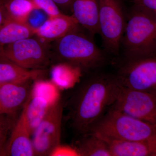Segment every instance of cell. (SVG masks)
Here are the masks:
<instances>
[{"label": "cell", "instance_id": "1", "mask_svg": "<svg viewBox=\"0 0 156 156\" xmlns=\"http://www.w3.org/2000/svg\"><path fill=\"white\" fill-rule=\"evenodd\" d=\"M121 87L116 75L95 74L83 81L69 102L75 130L82 135L89 133L114 103Z\"/></svg>", "mask_w": 156, "mask_h": 156}, {"label": "cell", "instance_id": "2", "mask_svg": "<svg viewBox=\"0 0 156 156\" xmlns=\"http://www.w3.org/2000/svg\"><path fill=\"white\" fill-rule=\"evenodd\" d=\"M80 25L56 41L50 43L51 60L66 63L80 71L94 70L106 61L104 53L97 47L89 32Z\"/></svg>", "mask_w": 156, "mask_h": 156}, {"label": "cell", "instance_id": "3", "mask_svg": "<svg viewBox=\"0 0 156 156\" xmlns=\"http://www.w3.org/2000/svg\"><path fill=\"white\" fill-rule=\"evenodd\" d=\"M124 61L156 52V14L136 4L126 21L120 51Z\"/></svg>", "mask_w": 156, "mask_h": 156}, {"label": "cell", "instance_id": "4", "mask_svg": "<svg viewBox=\"0 0 156 156\" xmlns=\"http://www.w3.org/2000/svg\"><path fill=\"white\" fill-rule=\"evenodd\" d=\"M89 133L105 141H139L156 135V126L111 107Z\"/></svg>", "mask_w": 156, "mask_h": 156}, {"label": "cell", "instance_id": "5", "mask_svg": "<svg viewBox=\"0 0 156 156\" xmlns=\"http://www.w3.org/2000/svg\"><path fill=\"white\" fill-rule=\"evenodd\" d=\"M0 57L29 69H43L51 60L50 43L37 37L22 39L0 48Z\"/></svg>", "mask_w": 156, "mask_h": 156}, {"label": "cell", "instance_id": "6", "mask_svg": "<svg viewBox=\"0 0 156 156\" xmlns=\"http://www.w3.org/2000/svg\"><path fill=\"white\" fill-rule=\"evenodd\" d=\"M98 33L108 53L117 55L119 53L120 44L126 21L120 0H98Z\"/></svg>", "mask_w": 156, "mask_h": 156}, {"label": "cell", "instance_id": "7", "mask_svg": "<svg viewBox=\"0 0 156 156\" xmlns=\"http://www.w3.org/2000/svg\"><path fill=\"white\" fill-rule=\"evenodd\" d=\"M116 76L122 87L156 94V52L124 61Z\"/></svg>", "mask_w": 156, "mask_h": 156}, {"label": "cell", "instance_id": "8", "mask_svg": "<svg viewBox=\"0 0 156 156\" xmlns=\"http://www.w3.org/2000/svg\"><path fill=\"white\" fill-rule=\"evenodd\" d=\"M62 111L63 106L59 100L49 107L32 135L34 156H50L60 144Z\"/></svg>", "mask_w": 156, "mask_h": 156}, {"label": "cell", "instance_id": "9", "mask_svg": "<svg viewBox=\"0 0 156 156\" xmlns=\"http://www.w3.org/2000/svg\"><path fill=\"white\" fill-rule=\"evenodd\" d=\"M111 107L156 126V94L121 86Z\"/></svg>", "mask_w": 156, "mask_h": 156}, {"label": "cell", "instance_id": "10", "mask_svg": "<svg viewBox=\"0 0 156 156\" xmlns=\"http://www.w3.org/2000/svg\"><path fill=\"white\" fill-rule=\"evenodd\" d=\"M31 136L27 120L24 104L21 114L11 130L3 156H34Z\"/></svg>", "mask_w": 156, "mask_h": 156}, {"label": "cell", "instance_id": "11", "mask_svg": "<svg viewBox=\"0 0 156 156\" xmlns=\"http://www.w3.org/2000/svg\"><path fill=\"white\" fill-rule=\"evenodd\" d=\"M79 25L72 15L62 13L49 17L35 28V36L42 41L50 43L64 36Z\"/></svg>", "mask_w": 156, "mask_h": 156}, {"label": "cell", "instance_id": "12", "mask_svg": "<svg viewBox=\"0 0 156 156\" xmlns=\"http://www.w3.org/2000/svg\"><path fill=\"white\" fill-rule=\"evenodd\" d=\"M28 82L4 83L0 87V115L13 116L30 95Z\"/></svg>", "mask_w": 156, "mask_h": 156}, {"label": "cell", "instance_id": "13", "mask_svg": "<svg viewBox=\"0 0 156 156\" xmlns=\"http://www.w3.org/2000/svg\"><path fill=\"white\" fill-rule=\"evenodd\" d=\"M98 0H73L72 15L93 36L98 33Z\"/></svg>", "mask_w": 156, "mask_h": 156}, {"label": "cell", "instance_id": "14", "mask_svg": "<svg viewBox=\"0 0 156 156\" xmlns=\"http://www.w3.org/2000/svg\"><path fill=\"white\" fill-rule=\"evenodd\" d=\"M105 141L112 156H156V135L139 141Z\"/></svg>", "mask_w": 156, "mask_h": 156}, {"label": "cell", "instance_id": "15", "mask_svg": "<svg viewBox=\"0 0 156 156\" xmlns=\"http://www.w3.org/2000/svg\"><path fill=\"white\" fill-rule=\"evenodd\" d=\"M43 69H29L0 57V83H20L37 79Z\"/></svg>", "mask_w": 156, "mask_h": 156}, {"label": "cell", "instance_id": "16", "mask_svg": "<svg viewBox=\"0 0 156 156\" xmlns=\"http://www.w3.org/2000/svg\"><path fill=\"white\" fill-rule=\"evenodd\" d=\"M35 35V28L28 22L6 19L0 26V48Z\"/></svg>", "mask_w": 156, "mask_h": 156}, {"label": "cell", "instance_id": "17", "mask_svg": "<svg viewBox=\"0 0 156 156\" xmlns=\"http://www.w3.org/2000/svg\"><path fill=\"white\" fill-rule=\"evenodd\" d=\"M6 19L27 22L30 14L37 10L30 0H0Z\"/></svg>", "mask_w": 156, "mask_h": 156}, {"label": "cell", "instance_id": "18", "mask_svg": "<svg viewBox=\"0 0 156 156\" xmlns=\"http://www.w3.org/2000/svg\"><path fill=\"white\" fill-rule=\"evenodd\" d=\"M25 105L27 120L32 135L44 117L50 105L43 98L31 96L30 94Z\"/></svg>", "mask_w": 156, "mask_h": 156}, {"label": "cell", "instance_id": "19", "mask_svg": "<svg viewBox=\"0 0 156 156\" xmlns=\"http://www.w3.org/2000/svg\"><path fill=\"white\" fill-rule=\"evenodd\" d=\"M83 138L76 150L78 156H112L107 143L94 134L89 133Z\"/></svg>", "mask_w": 156, "mask_h": 156}, {"label": "cell", "instance_id": "20", "mask_svg": "<svg viewBox=\"0 0 156 156\" xmlns=\"http://www.w3.org/2000/svg\"><path fill=\"white\" fill-rule=\"evenodd\" d=\"M31 96H40L48 101L50 105L59 100L58 88L51 81L38 80L31 90Z\"/></svg>", "mask_w": 156, "mask_h": 156}, {"label": "cell", "instance_id": "21", "mask_svg": "<svg viewBox=\"0 0 156 156\" xmlns=\"http://www.w3.org/2000/svg\"><path fill=\"white\" fill-rule=\"evenodd\" d=\"M76 70H80L66 63H58L51 69L52 81L58 89L67 88L70 85L73 73Z\"/></svg>", "mask_w": 156, "mask_h": 156}, {"label": "cell", "instance_id": "22", "mask_svg": "<svg viewBox=\"0 0 156 156\" xmlns=\"http://www.w3.org/2000/svg\"><path fill=\"white\" fill-rule=\"evenodd\" d=\"M7 115H0V156H3L9 132L14 124L12 117Z\"/></svg>", "mask_w": 156, "mask_h": 156}, {"label": "cell", "instance_id": "23", "mask_svg": "<svg viewBox=\"0 0 156 156\" xmlns=\"http://www.w3.org/2000/svg\"><path fill=\"white\" fill-rule=\"evenodd\" d=\"M37 10H42L49 17L62 13L53 0H30Z\"/></svg>", "mask_w": 156, "mask_h": 156}, {"label": "cell", "instance_id": "24", "mask_svg": "<svg viewBox=\"0 0 156 156\" xmlns=\"http://www.w3.org/2000/svg\"><path fill=\"white\" fill-rule=\"evenodd\" d=\"M50 156H78V154L76 149L59 144L54 149Z\"/></svg>", "mask_w": 156, "mask_h": 156}, {"label": "cell", "instance_id": "25", "mask_svg": "<svg viewBox=\"0 0 156 156\" xmlns=\"http://www.w3.org/2000/svg\"><path fill=\"white\" fill-rule=\"evenodd\" d=\"M59 9L66 11L72 12L73 0H53Z\"/></svg>", "mask_w": 156, "mask_h": 156}, {"label": "cell", "instance_id": "26", "mask_svg": "<svg viewBox=\"0 0 156 156\" xmlns=\"http://www.w3.org/2000/svg\"><path fill=\"white\" fill-rule=\"evenodd\" d=\"M136 3L156 14V0H139Z\"/></svg>", "mask_w": 156, "mask_h": 156}, {"label": "cell", "instance_id": "27", "mask_svg": "<svg viewBox=\"0 0 156 156\" xmlns=\"http://www.w3.org/2000/svg\"><path fill=\"white\" fill-rule=\"evenodd\" d=\"M6 17L2 4L0 3V26L5 21Z\"/></svg>", "mask_w": 156, "mask_h": 156}, {"label": "cell", "instance_id": "28", "mask_svg": "<svg viewBox=\"0 0 156 156\" xmlns=\"http://www.w3.org/2000/svg\"><path fill=\"white\" fill-rule=\"evenodd\" d=\"M3 83H0V87H1V86H2Z\"/></svg>", "mask_w": 156, "mask_h": 156}, {"label": "cell", "instance_id": "29", "mask_svg": "<svg viewBox=\"0 0 156 156\" xmlns=\"http://www.w3.org/2000/svg\"><path fill=\"white\" fill-rule=\"evenodd\" d=\"M134 1H135V2H138V1H139V0H134Z\"/></svg>", "mask_w": 156, "mask_h": 156}]
</instances>
